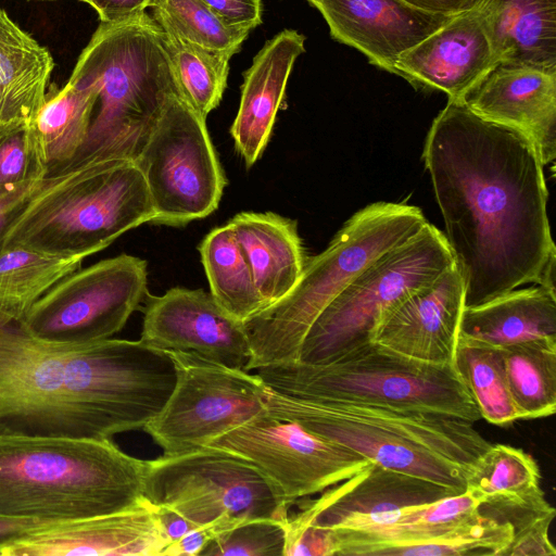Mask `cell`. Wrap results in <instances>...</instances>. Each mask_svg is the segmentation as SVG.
Here are the masks:
<instances>
[{"instance_id":"30","label":"cell","mask_w":556,"mask_h":556,"mask_svg":"<svg viewBox=\"0 0 556 556\" xmlns=\"http://www.w3.org/2000/svg\"><path fill=\"white\" fill-rule=\"evenodd\" d=\"M509 393L520 419L548 417L556 410V340L504 346Z\"/></svg>"},{"instance_id":"41","label":"cell","mask_w":556,"mask_h":556,"mask_svg":"<svg viewBox=\"0 0 556 556\" xmlns=\"http://www.w3.org/2000/svg\"><path fill=\"white\" fill-rule=\"evenodd\" d=\"M153 508L168 545L178 541L188 532L200 528L169 507L153 506Z\"/></svg>"},{"instance_id":"37","label":"cell","mask_w":556,"mask_h":556,"mask_svg":"<svg viewBox=\"0 0 556 556\" xmlns=\"http://www.w3.org/2000/svg\"><path fill=\"white\" fill-rule=\"evenodd\" d=\"M288 519V518H287ZM286 521L255 518L218 533L203 549V556H285Z\"/></svg>"},{"instance_id":"35","label":"cell","mask_w":556,"mask_h":556,"mask_svg":"<svg viewBox=\"0 0 556 556\" xmlns=\"http://www.w3.org/2000/svg\"><path fill=\"white\" fill-rule=\"evenodd\" d=\"M48 167L33 122L0 124V199L37 187Z\"/></svg>"},{"instance_id":"16","label":"cell","mask_w":556,"mask_h":556,"mask_svg":"<svg viewBox=\"0 0 556 556\" xmlns=\"http://www.w3.org/2000/svg\"><path fill=\"white\" fill-rule=\"evenodd\" d=\"M458 494L431 480L371 463L325 490L288 521L329 529L379 526L405 509ZM462 494V493H460Z\"/></svg>"},{"instance_id":"29","label":"cell","mask_w":556,"mask_h":556,"mask_svg":"<svg viewBox=\"0 0 556 556\" xmlns=\"http://www.w3.org/2000/svg\"><path fill=\"white\" fill-rule=\"evenodd\" d=\"M199 251L210 293L225 311L244 323L266 307L229 223L210 231Z\"/></svg>"},{"instance_id":"18","label":"cell","mask_w":556,"mask_h":556,"mask_svg":"<svg viewBox=\"0 0 556 556\" xmlns=\"http://www.w3.org/2000/svg\"><path fill=\"white\" fill-rule=\"evenodd\" d=\"M464 307V282L454 264L389 309L372 342L418 361L451 364Z\"/></svg>"},{"instance_id":"22","label":"cell","mask_w":556,"mask_h":556,"mask_svg":"<svg viewBox=\"0 0 556 556\" xmlns=\"http://www.w3.org/2000/svg\"><path fill=\"white\" fill-rule=\"evenodd\" d=\"M304 42L305 37L294 29L280 31L265 43L244 73L230 131L248 167L267 146L294 62L305 51Z\"/></svg>"},{"instance_id":"40","label":"cell","mask_w":556,"mask_h":556,"mask_svg":"<svg viewBox=\"0 0 556 556\" xmlns=\"http://www.w3.org/2000/svg\"><path fill=\"white\" fill-rule=\"evenodd\" d=\"M217 534V530L213 527L197 528L178 541L167 545L162 556L201 555L203 549Z\"/></svg>"},{"instance_id":"45","label":"cell","mask_w":556,"mask_h":556,"mask_svg":"<svg viewBox=\"0 0 556 556\" xmlns=\"http://www.w3.org/2000/svg\"><path fill=\"white\" fill-rule=\"evenodd\" d=\"M80 1H83V0H80Z\"/></svg>"},{"instance_id":"12","label":"cell","mask_w":556,"mask_h":556,"mask_svg":"<svg viewBox=\"0 0 556 556\" xmlns=\"http://www.w3.org/2000/svg\"><path fill=\"white\" fill-rule=\"evenodd\" d=\"M135 162L155 213L152 223L179 227L217 208L226 178L205 118L182 94L168 102Z\"/></svg>"},{"instance_id":"42","label":"cell","mask_w":556,"mask_h":556,"mask_svg":"<svg viewBox=\"0 0 556 556\" xmlns=\"http://www.w3.org/2000/svg\"><path fill=\"white\" fill-rule=\"evenodd\" d=\"M408 4L434 14L457 15L479 7L482 0H403Z\"/></svg>"},{"instance_id":"5","label":"cell","mask_w":556,"mask_h":556,"mask_svg":"<svg viewBox=\"0 0 556 556\" xmlns=\"http://www.w3.org/2000/svg\"><path fill=\"white\" fill-rule=\"evenodd\" d=\"M269 414L349 448L368 462L454 490L491 445L464 419L354 402L304 400L268 388Z\"/></svg>"},{"instance_id":"10","label":"cell","mask_w":556,"mask_h":556,"mask_svg":"<svg viewBox=\"0 0 556 556\" xmlns=\"http://www.w3.org/2000/svg\"><path fill=\"white\" fill-rule=\"evenodd\" d=\"M142 496L218 533L249 519L285 521L291 506L252 463L207 445L146 460Z\"/></svg>"},{"instance_id":"27","label":"cell","mask_w":556,"mask_h":556,"mask_svg":"<svg viewBox=\"0 0 556 556\" xmlns=\"http://www.w3.org/2000/svg\"><path fill=\"white\" fill-rule=\"evenodd\" d=\"M97 100L86 83L67 80L46 93L33 124L47 161V176L64 168L87 139Z\"/></svg>"},{"instance_id":"21","label":"cell","mask_w":556,"mask_h":556,"mask_svg":"<svg viewBox=\"0 0 556 556\" xmlns=\"http://www.w3.org/2000/svg\"><path fill=\"white\" fill-rule=\"evenodd\" d=\"M479 116L522 132L543 163L556 159V74L497 64L464 99Z\"/></svg>"},{"instance_id":"34","label":"cell","mask_w":556,"mask_h":556,"mask_svg":"<svg viewBox=\"0 0 556 556\" xmlns=\"http://www.w3.org/2000/svg\"><path fill=\"white\" fill-rule=\"evenodd\" d=\"M152 17L160 27L203 48L237 53L250 29L230 26L200 0H157Z\"/></svg>"},{"instance_id":"2","label":"cell","mask_w":556,"mask_h":556,"mask_svg":"<svg viewBox=\"0 0 556 556\" xmlns=\"http://www.w3.org/2000/svg\"><path fill=\"white\" fill-rule=\"evenodd\" d=\"M175 382L169 353L141 340L54 343L0 324V434L112 439L143 429Z\"/></svg>"},{"instance_id":"3","label":"cell","mask_w":556,"mask_h":556,"mask_svg":"<svg viewBox=\"0 0 556 556\" xmlns=\"http://www.w3.org/2000/svg\"><path fill=\"white\" fill-rule=\"evenodd\" d=\"M144 467L112 439L0 434V516L55 522L132 508Z\"/></svg>"},{"instance_id":"36","label":"cell","mask_w":556,"mask_h":556,"mask_svg":"<svg viewBox=\"0 0 556 556\" xmlns=\"http://www.w3.org/2000/svg\"><path fill=\"white\" fill-rule=\"evenodd\" d=\"M482 514L511 525L513 539L503 556H551L556 548L548 538L556 510L544 493L525 501L483 504Z\"/></svg>"},{"instance_id":"44","label":"cell","mask_w":556,"mask_h":556,"mask_svg":"<svg viewBox=\"0 0 556 556\" xmlns=\"http://www.w3.org/2000/svg\"><path fill=\"white\" fill-rule=\"evenodd\" d=\"M38 523H41V521L29 518L0 516V556L1 549L5 544L21 538Z\"/></svg>"},{"instance_id":"15","label":"cell","mask_w":556,"mask_h":556,"mask_svg":"<svg viewBox=\"0 0 556 556\" xmlns=\"http://www.w3.org/2000/svg\"><path fill=\"white\" fill-rule=\"evenodd\" d=\"M140 340L160 350L192 352L244 370L251 358L244 324L201 289L176 287L149 296Z\"/></svg>"},{"instance_id":"39","label":"cell","mask_w":556,"mask_h":556,"mask_svg":"<svg viewBox=\"0 0 556 556\" xmlns=\"http://www.w3.org/2000/svg\"><path fill=\"white\" fill-rule=\"evenodd\" d=\"M91 5L104 23L117 22L153 8L157 0H83Z\"/></svg>"},{"instance_id":"6","label":"cell","mask_w":556,"mask_h":556,"mask_svg":"<svg viewBox=\"0 0 556 556\" xmlns=\"http://www.w3.org/2000/svg\"><path fill=\"white\" fill-rule=\"evenodd\" d=\"M154 217L135 161H90L46 176L8 229L2 248L85 258Z\"/></svg>"},{"instance_id":"25","label":"cell","mask_w":556,"mask_h":556,"mask_svg":"<svg viewBox=\"0 0 556 556\" xmlns=\"http://www.w3.org/2000/svg\"><path fill=\"white\" fill-rule=\"evenodd\" d=\"M459 337L498 348L556 340L555 288L536 285L515 289L489 302L465 306Z\"/></svg>"},{"instance_id":"31","label":"cell","mask_w":556,"mask_h":556,"mask_svg":"<svg viewBox=\"0 0 556 556\" xmlns=\"http://www.w3.org/2000/svg\"><path fill=\"white\" fill-rule=\"evenodd\" d=\"M453 364L481 419L497 426L520 419L509 393L502 348L459 337Z\"/></svg>"},{"instance_id":"7","label":"cell","mask_w":556,"mask_h":556,"mask_svg":"<svg viewBox=\"0 0 556 556\" xmlns=\"http://www.w3.org/2000/svg\"><path fill=\"white\" fill-rule=\"evenodd\" d=\"M421 210L376 202L356 212L320 254L307 260L292 290L244 321L251 358L245 370L292 363L325 307L368 265L426 224Z\"/></svg>"},{"instance_id":"20","label":"cell","mask_w":556,"mask_h":556,"mask_svg":"<svg viewBox=\"0 0 556 556\" xmlns=\"http://www.w3.org/2000/svg\"><path fill=\"white\" fill-rule=\"evenodd\" d=\"M497 65L477 9L453 16L395 64L396 75L416 87L463 100Z\"/></svg>"},{"instance_id":"9","label":"cell","mask_w":556,"mask_h":556,"mask_svg":"<svg viewBox=\"0 0 556 556\" xmlns=\"http://www.w3.org/2000/svg\"><path fill=\"white\" fill-rule=\"evenodd\" d=\"M445 236L427 223L357 275L318 315L296 362L318 365L372 342L383 315L453 266Z\"/></svg>"},{"instance_id":"8","label":"cell","mask_w":556,"mask_h":556,"mask_svg":"<svg viewBox=\"0 0 556 556\" xmlns=\"http://www.w3.org/2000/svg\"><path fill=\"white\" fill-rule=\"evenodd\" d=\"M256 374L270 390L299 399L431 413L472 424L481 419L453 363L418 361L375 342L324 364H277Z\"/></svg>"},{"instance_id":"19","label":"cell","mask_w":556,"mask_h":556,"mask_svg":"<svg viewBox=\"0 0 556 556\" xmlns=\"http://www.w3.org/2000/svg\"><path fill=\"white\" fill-rule=\"evenodd\" d=\"M307 1L321 13L336 40L392 74L405 51L455 16L426 12L403 0Z\"/></svg>"},{"instance_id":"32","label":"cell","mask_w":556,"mask_h":556,"mask_svg":"<svg viewBox=\"0 0 556 556\" xmlns=\"http://www.w3.org/2000/svg\"><path fill=\"white\" fill-rule=\"evenodd\" d=\"M541 472L534 458L523 450L491 444L467 475V489L482 504L523 501L543 494ZM481 504V505H482Z\"/></svg>"},{"instance_id":"17","label":"cell","mask_w":556,"mask_h":556,"mask_svg":"<svg viewBox=\"0 0 556 556\" xmlns=\"http://www.w3.org/2000/svg\"><path fill=\"white\" fill-rule=\"evenodd\" d=\"M168 542L153 506L96 517L41 522L5 544L1 556H162Z\"/></svg>"},{"instance_id":"13","label":"cell","mask_w":556,"mask_h":556,"mask_svg":"<svg viewBox=\"0 0 556 556\" xmlns=\"http://www.w3.org/2000/svg\"><path fill=\"white\" fill-rule=\"evenodd\" d=\"M146 294V261L122 254L67 275L18 323L49 342H98L121 331Z\"/></svg>"},{"instance_id":"33","label":"cell","mask_w":556,"mask_h":556,"mask_svg":"<svg viewBox=\"0 0 556 556\" xmlns=\"http://www.w3.org/2000/svg\"><path fill=\"white\" fill-rule=\"evenodd\" d=\"M160 28L184 98L205 118L223 98L233 54L203 48Z\"/></svg>"},{"instance_id":"28","label":"cell","mask_w":556,"mask_h":556,"mask_svg":"<svg viewBox=\"0 0 556 556\" xmlns=\"http://www.w3.org/2000/svg\"><path fill=\"white\" fill-rule=\"evenodd\" d=\"M84 258L59 256L12 245L0 251V324L20 321L61 279L80 268Z\"/></svg>"},{"instance_id":"14","label":"cell","mask_w":556,"mask_h":556,"mask_svg":"<svg viewBox=\"0 0 556 556\" xmlns=\"http://www.w3.org/2000/svg\"><path fill=\"white\" fill-rule=\"evenodd\" d=\"M252 463L290 505L359 472L371 463L268 410L212 441Z\"/></svg>"},{"instance_id":"26","label":"cell","mask_w":556,"mask_h":556,"mask_svg":"<svg viewBox=\"0 0 556 556\" xmlns=\"http://www.w3.org/2000/svg\"><path fill=\"white\" fill-rule=\"evenodd\" d=\"M53 67L50 52L0 9V124L34 121Z\"/></svg>"},{"instance_id":"11","label":"cell","mask_w":556,"mask_h":556,"mask_svg":"<svg viewBox=\"0 0 556 556\" xmlns=\"http://www.w3.org/2000/svg\"><path fill=\"white\" fill-rule=\"evenodd\" d=\"M167 352L175 364L176 382L162 410L143 428L163 455L206 446L267 412L268 387L257 374L192 352Z\"/></svg>"},{"instance_id":"24","label":"cell","mask_w":556,"mask_h":556,"mask_svg":"<svg viewBox=\"0 0 556 556\" xmlns=\"http://www.w3.org/2000/svg\"><path fill=\"white\" fill-rule=\"evenodd\" d=\"M229 224L266 307L286 296L307 261L296 223L270 212H242Z\"/></svg>"},{"instance_id":"43","label":"cell","mask_w":556,"mask_h":556,"mask_svg":"<svg viewBox=\"0 0 556 556\" xmlns=\"http://www.w3.org/2000/svg\"><path fill=\"white\" fill-rule=\"evenodd\" d=\"M37 187L4 199H0V251L3 247V241L8 229L15 220V218L21 214Z\"/></svg>"},{"instance_id":"1","label":"cell","mask_w":556,"mask_h":556,"mask_svg":"<svg viewBox=\"0 0 556 556\" xmlns=\"http://www.w3.org/2000/svg\"><path fill=\"white\" fill-rule=\"evenodd\" d=\"M422 159L465 306L530 282L555 288L544 165L528 137L448 100L432 122Z\"/></svg>"},{"instance_id":"23","label":"cell","mask_w":556,"mask_h":556,"mask_svg":"<svg viewBox=\"0 0 556 556\" xmlns=\"http://www.w3.org/2000/svg\"><path fill=\"white\" fill-rule=\"evenodd\" d=\"M477 10L497 64L556 74V0H482Z\"/></svg>"},{"instance_id":"38","label":"cell","mask_w":556,"mask_h":556,"mask_svg":"<svg viewBox=\"0 0 556 556\" xmlns=\"http://www.w3.org/2000/svg\"><path fill=\"white\" fill-rule=\"evenodd\" d=\"M230 26L253 29L262 23V0H200Z\"/></svg>"},{"instance_id":"4","label":"cell","mask_w":556,"mask_h":556,"mask_svg":"<svg viewBox=\"0 0 556 556\" xmlns=\"http://www.w3.org/2000/svg\"><path fill=\"white\" fill-rule=\"evenodd\" d=\"M70 80L91 85L97 100L87 139L65 167L135 161L168 102L182 94L162 30L146 11L101 22Z\"/></svg>"}]
</instances>
